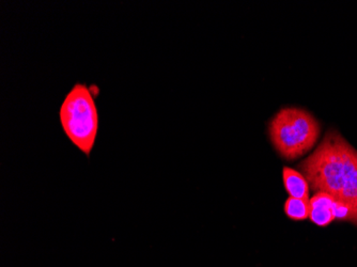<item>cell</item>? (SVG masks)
Segmentation results:
<instances>
[{
    "mask_svg": "<svg viewBox=\"0 0 357 267\" xmlns=\"http://www.w3.org/2000/svg\"><path fill=\"white\" fill-rule=\"evenodd\" d=\"M301 171L314 192H323L352 212L357 226V150L340 132L330 130L314 153L300 165Z\"/></svg>",
    "mask_w": 357,
    "mask_h": 267,
    "instance_id": "6da1fadb",
    "label": "cell"
},
{
    "mask_svg": "<svg viewBox=\"0 0 357 267\" xmlns=\"http://www.w3.org/2000/svg\"><path fill=\"white\" fill-rule=\"evenodd\" d=\"M96 86L76 82L64 96L59 108V122L66 137L80 153L90 158L99 134Z\"/></svg>",
    "mask_w": 357,
    "mask_h": 267,
    "instance_id": "7a4b0ae2",
    "label": "cell"
},
{
    "mask_svg": "<svg viewBox=\"0 0 357 267\" xmlns=\"http://www.w3.org/2000/svg\"><path fill=\"white\" fill-rule=\"evenodd\" d=\"M320 132L318 120L303 108H282L268 123L271 142L286 160H298L310 152Z\"/></svg>",
    "mask_w": 357,
    "mask_h": 267,
    "instance_id": "3957f363",
    "label": "cell"
},
{
    "mask_svg": "<svg viewBox=\"0 0 357 267\" xmlns=\"http://www.w3.org/2000/svg\"><path fill=\"white\" fill-rule=\"evenodd\" d=\"M335 199L326 192H319L310 200V218L318 227H328L335 220Z\"/></svg>",
    "mask_w": 357,
    "mask_h": 267,
    "instance_id": "277c9868",
    "label": "cell"
},
{
    "mask_svg": "<svg viewBox=\"0 0 357 267\" xmlns=\"http://www.w3.org/2000/svg\"><path fill=\"white\" fill-rule=\"evenodd\" d=\"M282 180L289 197L310 201V183L302 172L292 169L290 167H284L282 169Z\"/></svg>",
    "mask_w": 357,
    "mask_h": 267,
    "instance_id": "5b68a950",
    "label": "cell"
},
{
    "mask_svg": "<svg viewBox=\"0 0 357 267\" xmlns=\"http://www.w3.org/2000/svg\"><path fill=\"white\" fill-rule=\"evenodd\" d=\"M284 210L290 220L302 222L310 217V201L289 197L284 202Z\"/></svg>",
    "mask_w": 357,
    "mask_h": 267,
    "instance_id": "8992f818",
    "label": "cell"
}]
</instances>
